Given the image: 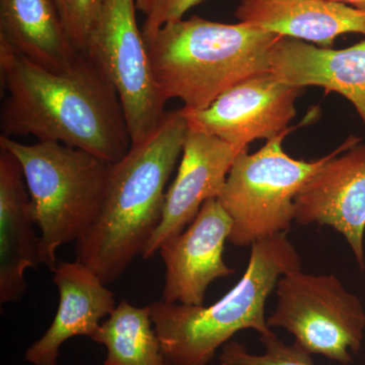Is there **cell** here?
Masks as SVG:
<instances>
[{"label": "cell", "instance_id": "6da1fadb", "mask_svg": "<svg viewBox=\"0 0 365 365\" xmlns=\"http://www.w3.org/2000/svg\"><path fill=\"white\" fill-rule=\"evenodd\" d=\"M6 97L2 135L36 137L116 163L131 148L123 106L104 69L86 53L59 71L34 63L0 39Z\"/></svg>", "mask_w": 365, "mask_h": 365}, {"label": "cell", "instance_id": "7a4b0ae2", "mask_svg": "<svg viewBox=\"0 0 365 365\" xmlns=\"http://www.w3.org/2000/svg\"><path fill=\"white\" fill-rule=\"evenodd\" d=\"M188 131L181 109L168 113L157 130L113 165L100 212L76 242V261L106 285L123 275L160 225L165 186Z\"/></svg>", "mask_w": 365, "mask_h": 365}, {"label": "cell", "instance_id": "3957f363", "mask_svg": "<svg viewBox=\"0 0 365 365\" xmlns=\"http://www.w3.org/2000/svg\"><path fill=\"white\" fill-rule=\"evenodd\" d=\"M143 37L162 97L179 98L184 109L199 111L237 83L271 71L273 49L282 36L193 16Z\"/></svg>", "mask_w": 365, "mask_h": 365}, {"label": "cell", "instance_id": "277c9868", "mask_svg": "<svg viewBox=\"0 0 365 365\" xmlns=\"http://www.w3.org/2000/svg\"><path fill=\"white\" fill-rule=\"evenodd\" d=\"M242 279L222 299L209 307L150 304L163 354L170 365H208L216 352L240 331L272 333L265 316L266 302L285 274L302 269V258L287 234L252 245Z\"/></svg>", "mask_w": 365, "mask_h": 365}, {"label": "cell", "instance_id": "5b68a950", "mask_svg": "<svg viewBox=\"0 0 365 365\" xmlns=\"http://www.w3.org/2000/svg\"><path fill=\"white\" fill-rule=\"evenodd\" d=\"M0 148L21 163L41 230L38 260L53 271L57 250L78 241L97 218L114 163L50 141L24 144L1 135Z\"/></svg>", "mask_w": 365, "mask_h": 365}, {"label": "cell", "instance_id": "8992f818", "mask_svg": "<svg viewBox=\"0 0 365 365\" xmlns=\"http://www.w3.org/2000/svg\"><path fill=\"white\" fill-rule=\"evenodd\" d=\"M289 129L260 150L240 153L217 200L232 220L228 242L237 247L287 234L295 222V197L333 153L313 162L294 160L283 150Z\"/></svg>", "mask_w": 365, "mask_h": 365}, {"label": "cell", "instance_id": "52a82bcc", "mask_svg": "<svg viewBox=\"0 0 365 365\" xmlns=\"http://www.w3.org/2000/svg\"><path fill=\"white\" fill-rule=\"evenodd\" d=\"M277 304L267 319L269 327L282 328L294 344L309 354L348 365L361 348L365 309L356 295L336 276L285 274L276 285Z\"/></svg>", "mask_w": 365, "mask_h": 365}, {"label": "cell", "instance_id": "ba28073f", "mask_svg": "<svg viewBox=\"0 0 365 365\" xmlns=\"http://www.w3.org/2000/svg\"><path fill=\"white\" fill-rule=\"evenodd\" d=\"M135 0H104L85 53L102 67L118 91L131 145L145 140L167 116V101L153 78Z\"/></svg>", "mask_w": 365, "mask_h": 365}, {"label": "cell", "instance_id": "9c48e42d", "mask_svg": "<svg viewBox=\"0 0 365 365\" xmlns=\"http://www.w3.org/2000/svg\"><path fill=\"white\" fill-rule=\"evenodd\" d=\"M302 91L269 71L232 86L206 109L181 110L189 128L218 137L241 153L257 139L270 140L287 130Z\"/></svg>", "mask_w": 365, "mask_h": 365}, {"label": "cell", "instance_id": "30bf717a", "mask_svg": "<svg viewBox=\"0 0 365 365\" xmlns=\"http://www.w3.org/2000/svg\"><path fill=\"white\" fill-rule=\"evenodd\" d=\"M350 137L295 197V222L339 232L365 268V146Z\"/></svg>", "mask_w": 365, "mask_h": 365}, {"label": "cell", "instance_id": "8fae6325", "mask_svg": "<svg viewBox=\"0 0 365 365\" xmlns=\"http://www.w3.org/2000/svg\"><path fill=\"white\" fill-rule=\"evenodd\" d=\"M232 220L217 199H209L181 234L167 240L158 252L165 267L163 302L204 306L209 285L235 273L223 260Z\"/></svg>", "mask_w": 365, "mask_h": 365}, {"label": "cell", "instance_id": "7c38bea8", "mask_svg": "<svg viewBox=\"0 0 365 365\" xmlns=\"http://www.w3.org/2000/svg\"><path fill=\"white\" fill-rule=\"evenodd\" d=\"M240 153L222 139L189 128L175 181L165 194L163 217L144 247V260L184 232L209 199H217Z\"/></svg>", "mask_w": 365, "mask_h": 365}, {"label": "cell", "instance_id": "4fadbf2b", "mask_svg": "<svg viewBox=\"0 0 365 365\" xmlns=\"http://www.w3.org/2000/svg\"><path fill=\"white\" fill-rule=\"evenodd\" d=\"M59 306L51 326L26 349L33 365H57L60 348L71 338H93L101 321L116 309L114 294L91 269L79 262H58L53 270Z\"/></svg>", "mask_w": 365, "mask_h": 365}, {"label": "cell", "instance_id": "5bb4252c", "mask_svg": "<svg viewBox=\"0 0 365 365\" xmlns=\"http://www.w3.org/2000/svg\"><path fill=\"white\" fill-rule=\"evenodd\" d=\"M32 202L23 169L11 151L0 148V304L23 299L26 271L39 266Z\"/></svg>", "mask_w": 365, "mask_h": 365}, {"label": "cell", "instance_id": "9a60e30c", "mask_svg": "<svg viewBox=\"0 0 365 365\" xmlns=\"http://www.w3.org/2000/svg\"><path fill=\"white\" fill-rule=\"evenodd\" d=\"M271 72L289 86H321L340 93L365 124V41L334 50L282 37L273 49Z\"/></svg>", "mask_w": 365, "mask_h": 365}, {"label": "cell", "instance_id": "2e32d148", "mask_svg": "<svg viewBox=\"0 0 365 365\" xmlns=\"http://www.w3.org/2000/svg\"><path fill=\"white\" fill-rule=\"evenodd\" d=\"M240 23L331 48L344 34L365 36V11L333 0H241Z\"/></svg>", "mask_w": 365, "mask_h": 365}, {"label": "cell", "instance_id": "e0dca14e", "mask_svg": "<svg viewBox=\"0 0 365 365\" xmlns=\"http://www.w3.org/2000/svg\"><path fill=\"white\" fill-rule=\"evenodd\" d=\"M0 39L52 71L66 69L79 54L67 37L56 0H0Z\"/></svg>", "mask_w": 365, "mask_h": 365}, {"label": "cell", "instance_id": "ac0fdd59", "mask_svg": "<svg viewBox=\"0 0 365 365\" xmlns=\"http://www.w3.org/2000/svg\"><path fill=\"white\" fill-rule=\"evenodd\" d=\"M91 340L105 346L104 365H170L148 306L138 307L121 300Z\"/></svg>", "mask_w": 365, "mask_h": 365}, {"label": "cell", "instance_id": "d6986e66", "mask_svg": "<svg viewBox=\"0 0 365 365\" xmlns=\"http://www.w3.org/2000/svg\"><path fill=\"white\" fill-rule=\"evenodd\" d=\"M265 347L263 354H253L246 345L230 341L222 347L220 362L227 365H314L312 354L299 346H288L273 332L261 336Z\"/></svg>", "mask_w": 365, "mask_h": 365}, {"label": "cell", "instance_id": "ffe728a7", "mask_svg": "<svg viewBox=\"0 0 365 365\" xmlns=\"http://www.w3.org/2000/svg\"><path fill=\"white\" fill-rule=\"evenodd\" d=\"M103 2L104 0H56L67 37L78 53L86 51Z\"/></svg>", "mask_w": 365, "mask_h": 365}, {"label": "cell", "instance_id": "44dd1931", "mask_svg": "<svg viewBox=\"0 0 365 365\" xmlns=\"http://www.w3.org/2000/svg\"><path fill=\"white\" fill-rule=\"evenodd\" d=\"M203 0H135L137 11L145 16L141 30L143 34L155 32L169 23L182 20L192 7Z\"/></svg>", "mask_w": 365, "mask_h": 365}, {"label": "cell", "instance_id": "7402d4cb", "mask_svg": "<svg viewBox=\"0 0 365 365\" xmlns=\"http://www.w3.org/2000/svg\"><path fill=\"white\" fill-rule=\"evenodd\" d=\"M333 1L342 2V4H348L355 9L365 11V0H333Z\"/></svg>", "mask_w": 365, "mask_h": 365}, {"label": "cell", "instance_id": "603a6c76", "mask_svg": "<svg viewBox=\"0 0 365 365\" xmlns=\"http://www.w3.org/2000/svg\"><path fill=\"white\" fill-rule=\"evenodd\" d=\"M218 365H227V364H222V362H220V364H218Z\"/></svg>", "mask_w": 365, "mask_h": 365}]
</instances>
